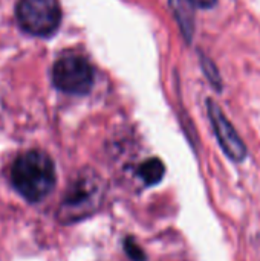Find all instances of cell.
Returning <instances> with one entry per match:
<instances>
[{
	"mask_svg": "<svg viewBox=\"0 0 260 261\" xmlns=\"http://www.w3.org/2000/svg\"><path fill=\"white\" fill-rule=\"evenodd\" d=\"M173 14L184 37L190 41L195 32V3L193 0H170Z\"/></svg>",
	"mask_w": 260,
	"mask_h": 261,
	"instance_id": "6",
	"label": "cell"
},
{
	"mask_svg": "<svg viewBox=\"0 0 260 261\" xmlns=\"http://www.w3.org/2000/svg\"><path fill=\"white\" fill-rule=\"evenodd\" d=\"M55 180V165L44 151H26L12 164L11 182L15 191L31 203L43 200L54 190Z\"/></svg>",
	"mask_w": 260,
	"mask_h": 261,
	"instance_id": "1",
	"label": "cell"
},
{
	"mask_svg": "<svg viewBox=\"0 0 260 261\" xmlns=\"http://www.w3.org/2000/svg\"><path fill=\"white\" fill-rule=\"evenodd\" d=\"M193 3L201 8H211L216 3V0H193Z\"/></svg>",
	"mask_w": 260,
	"mask_h": 261,
	"instance_id": "9",
	"label": "cell"
},
{
	"mask_svg": "<svg viewBox=\"0 0 260 261\" xmlns=\"http://www.w3.org/2000/svg\"><path fill=\"white\" fill-rule=\"evenodd\" d=\"M124 251L132 261H146L144 251L138 246V243L132 237H127L124 240Z\"/></svg>",
	"mask_w": 260,
	"mask_h": 261,
	"instance_id": "8",
	"label": "cell"
},
{
	"mask_svg": "<svg viewBox=\"0 0 260 261\" xmlns=\"http://www.w3.org/2000/svg\"><path fill=\"white\" fill-rule=\"evenodd\" d=\"M52 83L64 93H87L93 84V69L84 57L69 54L55 61Z\"/></svg>",
	"mask_w": 260,
	"mask_h": 261,
	"instance_id": "4",
	"label": "cell"
},
{
	"mask_svg": "<svg viewBox=\"0 0 260 261\" xmlns=\"http://www.w3.org/2000/svg\"><path fill=\"white\" fill-rule=\"evenodd\" d=\"M164 173H166V167H164L162 161H159L158 158H152V159L144 161L138 168L139 179L149 187L159 184L161 179L164 177Z\"/></svg>",
	"mask_w": 260,
	"mask_h": 261,
	"instance_id": "7",
	"label": "cell"
},
{
	"mask_svg": "<svg viewBox=\"0 0 260 261\" xmlns=\"http://www.w3.org/2000/svg\"><path fill=\"white\" fill-rule=\"evenodd\" d=\"M15 15L21 29L35 37L51 35L61 21L57 0H18Z\"/></svg>",
	"mask_w": 260,
	"mask_h": 261,
	"instance_id": "3",
	"label": "cell"
},
{
	"mask_svg": "<svg viewBox=\"0 0 260 261\" xmlns=\"http://www.w3.org/2000/svg\"><path fill=\"white\" fill-rule=\"evenodd\" d=\"M207 109H208V118L211 121L215 135H216L218 142H219L221 148L224 150V153L234 162L244 161L247 156V147H245L244 141L239 138V135L234 130V127L231 125V122L222 113L221 107L215 101L208 99Z\"/></svg>",
	"mask_w": 260,
	"mask_h": 261,
	"instance_id": "5",
	"label": "cell"
},
{
	"mask_svg": "<svg viewBox=\"0 0 260 261\" xmlns=\"http://www.w3.org/2000/svg\"><path fill=\"white\" fill-rule=\"evenodd\" d=\"M106 197V184L93 170L80 171L69 184L61 197L57 217L61 223L69 225L93 216Z\"/></svg>",
	"mask_w": 260,
	"mask_h": 261,
	"instance_id": "2",
	"label": "cell"
}]
</instances>
